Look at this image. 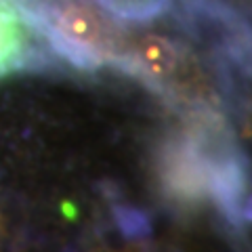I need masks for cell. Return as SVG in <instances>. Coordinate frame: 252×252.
Here are the masks:
<instances>
[{
    "label": "cell",
    "instance_id": "6da1fadb",
    "mask_svg": "<svg viewBox=\"0 0 252 252\" xmlns=\"http://www.w3.org/2000/svg\"><path fill=\"white\" fill-rule=\"evenodd\" d=\"M44 44L82 69L120 65L124 38L86 0H19Z\"/></svg>",
    "mask_w": 252,
    "mask_h": 252
},
{
    "label": "cell",
    "instance_id": "7a4b0ae2",
    "mask_svg": "<svg viewBox=\"0 0 252 252\" xmlns=\"http://www.w3.org/2000/svg\"><path fill=\"white\" fill-rule=\"evenodd\" d=\"M185 51L168 36L143 34L130 40L124 38L120 67L132 76H139L158 89H168L185 69Z\"/></svg>",
    "mask_w": 252,
    "mask_h": 252
},
{
    "label": "cell",
    "instance_id": "3957f363",
    "mask_svg": "<svg viewBox=\"0 0 252 252\" xmlns=\"http://www.w3.org/2000/svg\"><path fill=\"white\" fill-rule=\"evenodd\" d=\"M42 44L19 0H0V78L44 61Z\"/></svg>",
    "mask_w": 252,
    "mask_h": 252
},
{
    "label": "cell",
    "instance_id": "277c9868",
    "mask_svg": "<svg viewBox=\"0 0 252 252\" xmlns=\"http://www.w3.org/2000/svg\"><path fill=\"white\" fill-rule=\"evenodd\" d=\"M168 2L170 0H97V4L103 6L107 13L128 21L152 19L154 15L162 13Z\"/></svg>",
    "mask_w": 252,
    "mask_h": 252
}]
</instances>
